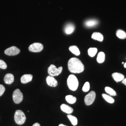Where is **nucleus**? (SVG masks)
<instances>
[{"label": "nucleus", "mask_w": 126, "mask_h": 126, "mask_svg": "<svg viewBox=\"0 0 126 126\" xmlns=\"http://www.w3.org/2000/svg\"><path fill=\"white\" fill-rule=\"evenodd\" d=\"M60 108L63 112L68 114H71L73 111V109L72 108L65 104H62Z\"/></svg>", "instance_id": "obj_15"}, {"label": "nucleus", "mask_w": 126, "mask_h": 126, "mask_svg": "<svg viewBox=\"0 0 126 126\" xmlns=\"http://www.w3.org/2000/svg\"><path fill=\"white\" fill-rule=\"evenodd\" d=\"M5 91V88L4 86L0 84V96H2Z\"/></svg>", "instance_id": "obj_27"}, {"label": "nucleus", "mask_w": 126, "mask_h": 126, "mask_svg": "<svg viewBox=\"0 0 126 126\" xmlns=\"http://www.w3.org/2000/svg\"><path fill=\"white\" fill-rule=\"evenodd\" d=\"M5 53L8 56H16L20 52V50L16 46H12L5 50Z\"/></svg>", "instance_id": "obj_8"}, {"label": "nucleus", "mask_w": 126, "mask_h": 126, "mask_svg": "<svg viewBox=\"0 0 126 126\" xmlns=\"http://www.w3.org/2000/svg\"><path fill=\"white\" fill-rule=\"evenodd\" d=\"M122 64H124V62H122Z\"/></svg>", "instance_id": "obj_32"}, {"label": "nucleus", "mask_w": 126, "mask_h": 126, "mask_svg": "<svg viewBox=\"0 0 126 126\" xmlns=\"http://www.w3.org/2000/svg\"><path fill=\"white\" fill-rule=\"evenodd\" d=\"M44 49L43 45L39 43H35L30 45L29 47V50L33 52H39Z\"/></svg>", "instance_id": "obj_6"}, {"label": "nucleus", "mask_w": 126, "mask_h": 126, "mask_svg": "<svg viewBox=\"0 0 126 126\" xmlns=\"http://www.w3.org/2000/svg\"><path fill=\"white\" fill-rule=\"evenodd\" d=\"M69 49L71 52H72L73 54H74L76 56H79L80 54L79 49L76 46H74V45L71 46L69 47Z\"/></svg>", "instance_id": "obj_17"}, {"label": "nucleus", "mask_w": 126, "mask_h": 126, "mask_svg": "<svg viewBox=\"0 0 126 126\" xmlns=\"http://www.w3.org/2000/svg\"><path fill=\"white\" fill-rule=\"evenodd\" d=\"M62 70L63 67L62 66L57 68L54 64H51L49 67L48 68V72L50 76L52 77L57 76L61 74V73L62 72Z\"/></svg>", "instance_id": "obj_4"}, {"label": "nucleus", "mask_w": 126, "mask_h": 126, "mask_svg": "<svg viewBox=\"0 0 126 126\" xmlns=\"http://www.w3.org/2000/svg\"><path fill=\"white\" fill-rule=\"evenodd\" d=\"M32 126H40V124L38 123H36L34 124Z\"/></svg>", "instance_id": "obj_29"}, {"label": "nucleus", "mask_w": 126, "mask_h": 126, "mask_svg": "<svg viewBox=\"0 0 126 126\" xmlns=\"http://www.w3.org/2000/svg\"><path fill=\"white\" fill-rule=\"evenodd\" d=\"M15 121L18 125H23L26 121V117L24 113L22 111L18 110H16L14 115Z\"/></svg>", "instance_id": "obj_3"}, {"label": "nucleus", "mask_w": 126, "mask_h": 126, "mask_svg": "<svg viewBox=\"0 0 126 126\" xmlns=\"http://www.w3.org/2000/svg\"><path fill=\"white\" fill-rule=\"evenodd\" d=\"M68 67L69 71L73 73H81L84 71L85 69L83 63L76 58H72L69 60Z\"/></svg>", "instance_id": "obj_1"}, {"label": "nucleus", "mask_w": 126, "mask_h": 126, "mask_svg": "<svg viewBox=\"0 0 126 126\" xmlns=\"http://www.w3.org/2000/svg\"><path fill=\"white\" fill-rule=\"evenodd\" d=\"M96 97V94L94 91H92L85 98V102L87 106H89L94 103Z\"/></svg>", "instance_id": "obj_7"}, {"label": "nucleus", "mask_w": 126, "mask_h": 126, "mask_svg": "<svg viewBox=\"0 0 126 126\" xmlns=\"http://www.w3.org/2000/svg\"><path fill=\"white\" fill-rule=\"evenodd\" d=\"M65 99L68 103L72 104L75 103L76 102L77 98L75 97H74L72 95H69L65 97Z\"/></svg>", "instance_id": "obj_20"}, {"label": "nucleus", "mask_w": 126, "mask_h": 126, "mask_svg": "<svg viewBox=\"0 0 126 126\" xmlns=\"http://www.w3.org/2000/svg\"><path fill=\"white\" fill-rule=\"evenodd\" d=\"M112 77L113 79L116 82H119L122 81L124 79V76L120 73L114 72L112 74Z\"/></svg>", "instance_id": "obj_14"}, {"label": "nucleus", "mask_w": 126, "mask_h": 126, "mask_svg": "<svg viewBox=\"0 0 126 126\" xmlns=\"http://www.w3.org/2000/svg\"><path fill=\"white\" fill-rule=\"evenodd\" d=\"M99 23L98 21L95 19L88 20L85 22V25L88 28L94 27L96 26Z\"/></svg>", "instance_id": "obj_11"}, {"label": "nucleus", "mask_w": 126, "mask_h": 126, "mask_svg": "<svg viewBox=\"0 0 126 126\" xmlns=\"http://www.w3.org/2000/svg\"><path fill=\"white\" fill-rule=\"evenodd\" d=\"M33 76L32 74H25L22 77L21 81L23 84H26L32 81Z\"/></svg>", "instance_id": "obj_13"}, {"label": "nucleus", "mask_w": 126, "mask_h": 126, "mask_svg": "<svg viewBox=\"0 0 126 126\" xmlns=\"http://www.w3.org/2000/svg\"><path fill=\"white\" fill-rule=\"evenodd\" d=\"M102 97L105 100L109 103L112 104L114 103V99H113L112 97L106 94H102Z\"/></svg>", "instance_id": "obj_21"}, {"label": "nucleus", "mask_w": 126, "mask_h": 126, "mask_svg": "<svg viewBox=\"0 0 126 126\" xmlns=\"http://www.w3.org/2000/svg\"><path fill=\"white\" fill-rule=\"evenodd\" d=\"M97 49L96 48H90L88 50V53L91 57H94L97 52Z\"/></svg>", "instance_id": "obj_24"}, {"label": "nucleus", "mask_w": 126, "mask_h": 126, "mask_svg": "<svg viewBox=\"0 0 126 126\" xmlns=\"http://www.w3.org/2000/svg\"><path fill=\"white\" fill-rule=\"evenodd\" d=\"M4 82L8 85L11 84L14 81V76L12 74L8 73L4 77Z\"/></svg>", "instance_id": "obj_12"}, {"label": "nucleus", "mask_w": 126, "mask_h": 126, "mask_svg": "<svg viewBox=\"0 0 126 126\" xmlns=\"http://www.w3.org/2000/svg\"><path fill=\"white\" fill-rule=\"evenodd\" d=\"M67 117L73 126H76L77 125L78 120H77L76 117H75L74 116H72V115H70V114L67 115Z\"/></svg>", "instance_id": "obj_23"}, {"label": "nucleus", "mask_w": 126, "mask_h": 126, "mask_svg": "<svg viewBox=\"0 0 126 126\" xmlns=\"http://www.w3.org/2000/svg\"><path fill=\"white\" fill-rule=\"evenodd\" d=\"M46 80L48 85L50 86L56 87L58 84V81H57V80L53 77L49 76L46 78Z\"/></svg>", "instance_id": "obj_9"}, {"label": "nucleus", "mask_w": 126, "mask_h": 126, "mask_svg": "<svg viewBox=\"0 0 126 126\" xmlns=\"http://www.w3.org/2000/svg\"><path fill=\"white\" fill-rule=\"evenodd\" d=\"M59 126H66V125H63V124H60Z\"/></svg>", "instance_id": "obj_30"}, {"label": "nucleus", "mask_w": 126, "mask_h": 126, "mask_svg": "<svg viewBox=\"0 0 126 126\" xmlns=\"http://www.w3.org/2000/svg\"><path fill=\"white\" fill-rule=\"evenodd\" d=\"M89 89H90V84L88 82H86L83 86L82 88V90L84 92H87L89 91Z\"/></svg>", "instance_id": "obj_25"}, {"label": "nucleus", "mask_w": 126, "mask_h": 126, "mask_svg": "<svg viewBox=\"0 0 126 126\" xmlns=\"http://www.w3.org/2000/svg\"><path fill=\"white\" fill-rule=\"evenodd\" d=\"M75 30V26L73 24L69 23L66 25L65 26L64 31L65 33L67 34V35H70Z\"/></svg>", "instance_id": "obj_10"}, {"label": "nucleus", "mask_w": 126, "mask_h": 126, "mask_svg": "<svg viewBox=\"0 0 126 126\" xmlns=\"http://www.w3.org/2000/svg\"><path fill=\"white\" fill-rule=\"evenodd\" d=\"M92 38L94 40L98 41L99 42H102L104 39L103 35L99 32H94L92 34Z\"/></svg>", "instance_id": "obj_16"}, {"label": "nucleus", "mask_w": 126, "mask_h": 126, "mask_svg": "<svg viewBox=\"0 0 126 126\" xmlns=\"http://www.w3.org/2000/svg\"><path fill=\"white\" fill-rule=\"evenodd\" d=\"M7 68V65L4 61L0 60V68L2 69H6Z\"/></svg>", "instance_id": "obj_26"}, {"label": "nucleus", "mask_w": 126, "mask_h": 126, "mask_svg": "<svg viewBox=\"0 0 126 126\" xmlns=\"http://www.w3.org/2000/svg\"><path fill=\"white\" fill-rule=\"evenodd\" d=\"M105 91L106 92V93L107 94H108L111 95V96H116L117 95L116 92L112 88H111L110 87H108V86L106 87L105 88Z\"/></svg>", "instance_id": "obj_22"}, {"label": "nucleus", "mask_w": 126, "mask_h": 126, "mask_svg": "<svg viewBox=\"0 0 126 126\" xmlns=\"http://www.w3.org/2000/svg\"><path fill=\"white\" fill-rule=\"evenodd\" d=\"M122 83H123V84H124V85L126 86V78H125V79L124 78V79L122 80Z\"/></svg>", "instance_id": "obj_28"}, {"label": "nucleus", "mask_w": 126, "mask_h": 126, "mask_svg": "<svg viewBox=\"0 0 126 126\" xmlns=\"http://www.w3.org/2000/svg\"><path fill=\"white\" fill-rule=\"evenodd\" d=\"M105 60V54L103 52H100L98 55L97 58V61L99 63H103Z\"/></svg>", "instance_id": "obj_18"}, {"label": "nucleus", "mask_w": 126, "mask_h": 126, "mask_svg": "<svg viewBox=\"0 0 126 126\" xmlns=\"http://www.w3.org/2000/svg\"><path fill=\"white\" fill-rule=\"evenodd\" d=\"M23 94L19 89L14 91L13 94V99L15 103H20L23 101Z\"/></svg>", "instance_id": "obj_5"}, {"label": "nucleus", "mask_w": 126, "mask_h": 126, "mask_svg": "<svg viewBox=\"0 0 126 126\" xmlns=\"http://www.w3.org/2000/svg\"><path fill=\"white\" fill-rule=\"evenodd\" d=\"M124 67L126 68V62L125 63H124Z\"/></svg>", "instance_id": "obj_31"}, {"label": "nucleus", "mask_w": 126, "mask_h": 126, "mask_svg": "<svg viewBox=\"0 0 126 126\" xmlns=\"http://www.w3.org/2000/svg\"><path fill=\"white\" fill-rule=\"evenodd\" d=\"M67 85L70 90L75 91L77 89L79 86V81L75 75L71 74L67 79Z\"/></svg>", "instance_id": "obj_2"}, {"label": "nucleus", "mask_w": 126, "mask_h": 126, "mask_svg": "<svg viewBox=\"0 0 126 126\" xmlns=\"http://www.w3.org/2000/svg\"><path fill=\"white\" fill-rule=\"evenodd\" d=\"M116 36L120 39H124L126 38V33L122 30H118L116 32Z\"/></svg>", "instance_id": "obj_19"}]
</instances>
